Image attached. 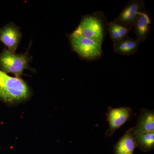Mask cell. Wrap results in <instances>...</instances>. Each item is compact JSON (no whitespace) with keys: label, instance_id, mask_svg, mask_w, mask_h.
<instances>
[{"label":"cell","instance_id":"13","mask_svg":"<svg viewBox=\"0 0 154 154\" xmlns=\"http://www.w3.org/2000/svg\"><path fill=\"white\" fill-rule=\"evenodd\" d=\"M131 30V29L122 27L121 25L114 23L113 21L108 22L107 31L113 43L119 41L128 36Z\"/></svg>","mask_w":154,"mask_h":154},{"label":"cell","instance_id":"12","mask_svg":"<svg viewBox=\"0 0 154 154\" xmlns=\"http://www.w3.org/2000/svg\"><path fill=\"white\" fill-rule=\"evenodd\" d=\"M134 137L137 147L141 150L149 152L154 149V131L135 134Z\"/></svg>","mask_w":154,"mask_h":154},{"label":"cell","instance_id":"11","mask_svg":"<svg viewBox=\"0 0 154 154\" xmlns=\"http://www.w3.org/2000/svg\"><path fill=\"white\" fill-rule=\"evenodd\" d=\"M139 42L128 36L119 41L113 43L114 52L123 55H133L137 51Z\"/></svg>","mask_w":154,"mask_h":154},{"label":"cell","instance_id":"10","mask_svg":"<svg viewBox=\"0 0 154 154\" xmlns=\"http://www.w3.org/2000/svg\"><path fill=\"white\" fill-rule=\"evenodd\" d=\"M151 19L146 10L141 14L134 26L137 40L140 43L145 41L150 31Z\"/></svg>","mask_w":154,"mask_h":154},{"label":"cell","instance_id":"1","mask_svg":"<svg viewBox=\"0 0 154 154\" xmlns=\"http://www.w3.org/2000/svg\"><path fill=\"white\" fill-rule=\"evenodd\" d=\"M31 89L21 78L10 76L0 69V100L10 105L28 100Z\"/></svg>","mask_w":154,"mask_h":154},{"label":"cell","instance_id":"8","mask_svg":"<svg viewBox=\"0 0 154 154\" xmlns=\"http://www.w3.org/2000/svg\"><path fill=\"white\" fill-rule=\"evenodd\" d=\"M134 127L130 128L114 146V154H133L137 147L134 134Z\"/></svg>","mask_w":154,"mask_h":154},{"label":"cell","instance_id":"9","mask_svg":"<svg viewBox=\"0 0 154 154\" xmlns=\"http://www.w3.org/2000/svg\"><path fill=\"white\" fill-rule=\"evenodd\" d=\"M154 131V111L146 108L141 109L134 134Z\"/></svg>","mask_w":154,"mask_h":154},{"label":"cell","instance_id":"4","mask_svg":"<svg viewBox=\"0 0 154 154\" xmlns=\"http://www.w3.org/2000/svg\"><path fill=\"white\" fill-rule=\"evenodd\" d=\"M29 48L24 54H17L5 48L0 53V69L6 73H11L16 78H21L26 69H30L29 62L32 57L29 56Z\"/></svg>","mask_w":154,"mask_h":154},{"label":"cell","instance_id":"5","mask_svg":"<svg viewBox=\"0 0 154 154\" xmlns=\"http://www.w3.org/2000/svg\"><path fill=\"white\" fill-rule=\"evenodd\" d=\"M146 11L143 0H131L113 22L125 28L132 29L141 15Z\"/></svg>","mask_w":154,"mask_h":154},{"label":"cell","instance_id":"6","mask_svg":"<svg viewBox=\"0 0 154 154\" xmlns=\"http://www.w3.org/2000/svg\"><path fill=\"white\" fill-rule=\"evenodd\" d=\"M132 113V110L129 107H108L106 115L109 127L105 136L110 137L113 135L116 131L130 119Z\"/></svg>","mask_w":154,"mask_h":154},{"label":"cell","instance_id":"3","mask_svg":"<svg viewBox=\"0 0 154 154\" xmlns=\"http://www.w3.org/2000/svg\"><path fill=\"white\" fill-rule=\"evenodd\" d=\"M72 50L81 58L89 61L98 60L103 55L102 42L86 38L75 30L69 36Z\"/></svg>","mask_w":154,"mask_h":154},{"label":"cell","instance_id":"2","mask_svg":"<svg viewBox=\"0 0 154 154\" xmlns=\"http://www.w3.org/2000/svg\"><path fill=\"white\" fill-rule=\"evenodd\" d=\"M108 22L101 11H96L82 17L76 31L86 38L103 43L107 32Z\"/></svg>","mask_w":154,"mask_h":154},{"label":"cell","instance_id":"7","mask_svg":"<svg viewBox=\"0 0 154 154\" xmlns=\"http://www.w3.org/2000/svg\"><path fill=\"white\" fill-rule=\"evenodd\" d=\"M22 36L20 28L12 22L0 28V41L13 53H16Z\"/></svg>","mask_w":154,"mask_h":154}]
</instances>
